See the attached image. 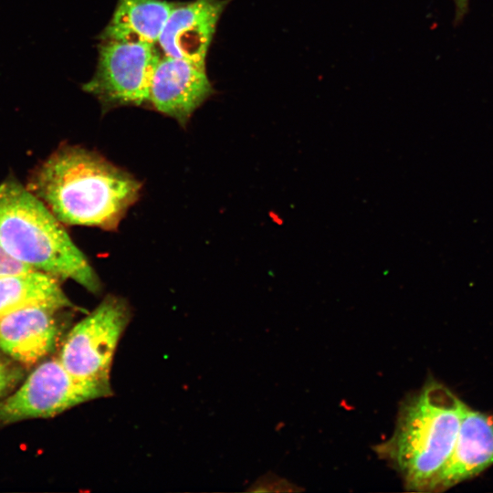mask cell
Instances as JSON below:
<instances>
[{
  "instance_id": "obj_3",
  "label": "cell",
  "mask_w": 493,
  "mask_h": 493,
  "mask_svg": "<svg viewBox=\"0 0 493 493\" xmlns=\"http://www.w3.org/2000/svg\"><path fill=\"white\" fill-rule=\"evenodd\" d=\"M0 246L27 267L99 294L101 281L64 225L16 179L0 184Z\"/></svg>"
},
{
  "instance_id": "obj_14",
  "label": "cell",
  "mask_w": 493,
  "mask_h": 493,
  "mask_svg": "<svg viewBox=\"0 0 493 493\" xmlns=\"http://www.w3.org/2000/svg\"><path fill=\"white\" fill-rule=\"evenodd\" d=\"M30 269L11 257L0 246V277Z\"/></svg>"
},
{
  "instance_id": "obj_15",
  "label": "cell",
  "mask_w": 493,
  "mask_h": 493,
  "mask_svg": "<svg viewBox=\"0 0 493 493\" xmlns=\"http://www.w3.org/2000/svg\"><path fill=\"white\" fill-rule=\"evenodd\" d=\"M456 9L463 10L467 8V0H454Z\"/></svg>"
},
{
  "instance_id": "obj_5",
  "label": "cell",
  "mask_w": 493,
  "mask_h": 493,
  "mask_svg": "<svg viewBox=\"0 0 493 493\" xmlns=\"http://www.w3.org/2000/svg\"><path fill=\"white\" fill-rule=\"evenodd\" d=\"M98 60L84 92L100 102L102 112L125 106H148L150 82L160 56L154 45L100 39Z\"/></svg>"
},
{
  "instance_id": "obj_7",
  "label": "cell",
  "mask_w": 493,
  "mask_h": 493,
  "mask_svg": "<svg viewBox=\"0 0 493 493\" xmlns=\"http://www.w3.org/2000/svg\"><path fill=\"white\" fill-rule=\"evenodd\" d=\"M215 92L205 65L163 56L152 74L148 106L184 128Z\"/></svg>"
},
{
  "instance_id": "obj_1",
  "label": "cell",
  "mask_w": 493,
  "mask_h": 493,
  "mask_svg": "<svg viewBox=\"0 0 493 493\" xmlns=\"http://www.w3.org/2000/svg\"><path fill=\"white\" fill-rule=\"evenodd\" d=\"M26 187L63 225L116 231L142 184L99 152L64 143L36 167Z\"/></svg>"
},
{
  "instance_id": "obj_13",
  "label": "cell",
  "mask_w": 493,
  "mask_h": 493,
  "mask_svg": "<svg viewBox=\"0 0 493 493\" xmlns=\"http://www.w3.org/2000/svg\"><path fill=\"white\" fill-rule=\"evenodd\" d=\"M23 377V372L16 366L0 358V399L4 398Z\"/></svg>"
},
{
  "instance_id": "obj_2",
  "label": "cell",
  "mask_w": 493,
  "mask_h": 493,
  "mask_svg": "<svg viewBox=\"0 0 493 493\" xmlns=\"http://www.w3.org/2000/svg\"><path fill=\"white\" fill-rule=\"evenodd\" d=\"M465 405L433 378L402 401L392 435L373 450L407 490L430 491L453 453Z\"/></svg>"
},
{
  "instance_id": "obj_9",
  "label": "cell",
  "mask_w": 493,
  "mask_h": 493,
  "mask_svg": "<svg viewBox=\"0 0 493 493\" xmlns=\"http://www.w3.org/2000/svg\"><path fill=\"white\" fill-rule=\"evenodd\" d=\"M62 309L37 305L0 317V349L13 360L33 364L55 347L58 324L56 313Z\"/></svg>"
},
{
  "instance_id": "obj_6",
  "label": "cell",
  "mask_w": 493,
  "mask_h": 493,
  "mask_svg": "<svg viewBox=\"0 0 493 493\" xmlns=\"http://www.w3.org/2000/svg\"><path fill=\"white\" fill-rule=\"evenodd\" d=\"M112 394L110 384L73 377L58 359L39 364L12 394L0 399V425L58 414L79 404Z\"/></svg>"
},
{
  "instance_id": "obj_10",
  "label": "cell",
  "mask_w": 493,
  "mask_h": 493,
  "mask_svg": "<svg viewBox=\"0 0 493 493\" xmlns=\"http://www.w3.org/2000/svg\"><path fill=\"white\" fill-rule=\"evenodd\" d=\"M493 465V415L464 407L453 453L430 491L447 489Z\"/></svg>"
},
{
  "instance_id": "obj_8",
  "label": "cell",
  "mask_w": 493,
  "mask_h": 493,
  "mask_svg": "<svg viewBox=\"0 0 493 493\" xmlns=\"http://www.w3.org/2000/svg\"><path fill=\"white\" fill-rule=\"evenodd\" d=\"M230 1L177 2L157 41L163 55L205 65L218 22Z\"/></svg>"
},
{
  "instance_id": "obj_4",
  "label": "cell",
  "mask_w": 493,
  "mask_h": 493,
  "mask_svg": "<svg viewBox=\"0 0 493 493\" xmlns=\"http://www.w3.org/2000/svg\"><path fill=\"white\" fill-rule=\"evenodd\" d=\"M131 319V309L127 300L107 295L69 330L59 362L79 380L110 384L113 356Z\"/></svg>"
},
{
  "instance_id": "obj_12",
  "label": "cell",
  "mask_w": 493,
  "mask_h": 493,
  "mask_svg": "<svg viewBox=\"0 0 493 493\" xmlns=\"http://www.w3.org/2000/svg\"><path fill=\"white\" fill-rule=\"evenodd\" d=\"M37 305L74 307L52 275L30 269L0 277V317Z\"/></svg>"
},
{
  "instance_id": "obj_11",
  "label": "cell",
  "mask_w": 493,
  "mask_h": 493,
  "mask_svg": "<svg viewBox=\"0 0 493 493\" xmlns=\"http://www.w3.org/2000/svg\"><path fill=\"white\" fill-rule=\"evenodd\" d=\"M176 3L167 0H117L110 21L98 38L154 45Z\"/></svg>"
}]
</instances>
